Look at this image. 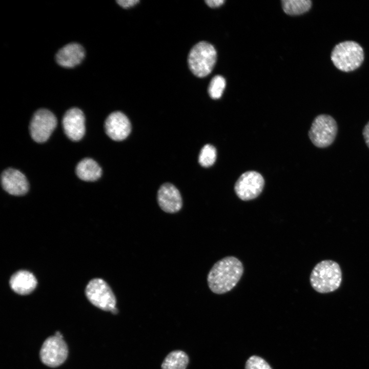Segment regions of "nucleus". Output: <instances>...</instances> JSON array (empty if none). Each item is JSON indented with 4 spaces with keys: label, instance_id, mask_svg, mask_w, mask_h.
<instances>
[{
    "label": "nucleus",
    "instance_id": "nucleus-17",
    "mask_svg": "<svg viewBox=\"0 0 369 369\" xmlns=\"http://www.w3.org/2000/svg\"><path fill=\"white\" fill-rule=\"evenodd\" d=\"M189 362L187 354L180 350L170 352L165 358L161 369H186Z\"/></svg>",
    "mask_w": 369,
    "mask_h": 369
},
{
    "label": "nucleus",
    "instance_id": "nucleus-15",
    "mask_svg": "<svg viewBox=\"0 0 369 369\" xmlns=\"http://www.w3.org/2000/svg\"><path fill=\"white\" fill-rule=\"evenodd\" d=\"M34 275L26 270H19L10 278L9 284L12 290L18 294L26 295L30 294L37 285Z\"/></svg>",
    "mask_w": 369,
    "mask_h": 369
},
{
    "label": "nucleus",
    "instance_id": "nucleus-9",
    "mask_svg": "<svg viewBox=\"0 0 369 369\" xmlns=\"http://www.w3.org/2000/svg\"><path fill=\"white\" fill-rule=\"evenodd\" d=\"M264 184L262 176L258 172L251 171L244 172L235 184L234 190L241 200L247 201L258 197Z\"/></svg>",
    "mask_w": 369,
    "mask_h": 369
},
{
    "label": "nucleus",
    "instance_id": "nucleus-10",
    "mask_svg": "<svg viewBox=\"0 0 369 369\" xmlns=\"http://www.w3.org/2000/svg\"><path fill=\"white\" fill-rule=\"evenodd\" d=\"M105 130L110 138L115 141H121L130 134L131 125L125 114L120 111H115L111 113L106 118Z\"/></svg>",
    "mask_w": 369,
    "mask_h": 369
},
{
    "label": "nucleus",
    "instance_id": "nucleus-24",
    "mask_svg": "<svg viewBox=\"0 0 369 369\" xmlns=\"http://www.w3.org/2000/svg\"><path fill=\"white\" fill-rule=\"evenodd\" d=\"M363 135L367 146L369 148V121L364 127L363 130Z\"/></svg>",
    "mask_w": 369,
    "mask_h": 369
},
{
    "label": "nucleus",
    "instance_id": "nucleus-16",
    "mask_svg": "<svg viewBox=\"0 0 369 369\" xmlns=\"http://www.w3.org/2000/svg\"><path fill=\"white\" fill-rule=\"evenodd\" d=\"M75 172L80 179L87 181H93L99 178L102 170L98 164L93 159L86 158L77 164Z\"/></svg>",
    "mask_w": 369,
    "mask_h": 369
},
{
    "label": "nucleus",
    "instance_id": "nucleus-7",
    "mask_svg": "<svg viewBox=\"0 0 369 369\" xmlns=\"http://www.w3.org/2000/svg\"><path fill=\"white\" fill-rule=\"evenodd\" d=\"M68 355V346L62 338L55 335L48 337L43 342L39 352L41 361L50 367L61 365Z\"/></svg>",
    "mask_w": 369,
    "mask_h": 369
},
{
    "label": "nucleus",
    "instance_id": "nucleus-14",
    "mask_svg": "<svg viewBox=\"0 0 369 369\" xmlns=\"http://www.w3.org/2000/svg\"><path fill=\"white\" fill-rule=\"evenodd\" d=\"M84 56L83 47L77 43H72L65 45L57 52L56 60L59 65L71 68L79 64Z\"/></svg>",
    "mask_w": 369,
    "mask_h": 369
},
{
    "label": "nucleus",
    "instance_id": "nucleus-19",
    "mask_svg": "<svg viewBox=\"0 0 369 369\" xmlns=\"http://www.w3.org/2000/svg\"><path fill=\"white\" fill-rule=\"evenodd\" d=\"M217 157L216 148L212 145L207 144L201 149L198 157L199 164L203 167L212 166Z\"/></svg>",
    "mask_w": 369,
    "mask_h": 369
},
{
    "label": "nucleus",
    "instance_id": "nucleus-8",
    "mask_svg": "<svg viewBox=\"0 0 369 369\" xmlns=\"http://www.w3.org/2000/svg\"><path fill=\"white\" fill-rule=\"evenodd\" d=\"M57 125L55 116L50 111L40 109L36 111L30 121V133L36 142H45L50 136Z\"/></svg>",
    "mask_w": 369,
    "mask_h": 369
},
{
    "label": "nucleus",
    "instance_id": "nucleus-20",
    "mask_svg": "<svg viewBox=\"0 0 369 369\" xmlns=\"http://www.w3.org/2000/svg\"><path fill=\"white\" fill-rule=\"evenodd\" d=\"M225 87L224 78L219 75L215 76L211 79L209 86L208 93L210 96L213 99L219 98L222 94Z\"/></svg>",
    "mask_w": 369,
    "mask_h": 369
},
{
    "label": "nucleus",
    "instance_id": "nucleus-5",
    "mask_svg": "<svg viewBox=\"0 0 369 369\" xmlns=\"http://www.w3.org/2000/svg\"><path fill=\"white\" fill-rule=\"evenodd\" d=\"M337 130V125L333 117L327 114H320L313 120L309 136L316 147L326 148L334 141Z\"/></svg>",
    "mask_w": 369,
    "mask_h": 369
},
{
    "label": "nucleus",
    "instance_id": "nucleus-11",
    "mask_svg": "<svg viewBox=\"0 0 369 369\" xmlns=\"http://www.w3.org/2000/svg\"><path fill=\"white\" fill-rule=\"evenodd\" d=\"M85 116L81 110L72 108L64 115L62 124L66 135L73 141H78L85 133Z\"/></svg>",
    "mask_w": 369,
    "mask_h": 369
},
{
    "label": "nucleus",
    "instance_id": "nucleus-12",
    "mask_svg": "<svg viewBox=\"0 0 369 369\" xmlns=\"http://www.w3.org/2000/svg\"><path fill=\"white\" fill-rule=\"evenodd\" d=\"M1 183L5 191L15 196L23 195L29 190V183L26 176L13 168L7 169L2 172Z\"/></svg>",
    "mask_w": 369,
    "mask_h": 369
},
{
    "label": "nucleus",
    "instance_id": "nucleus-6",
    "mask_svg": "<svg viewBox=\"0 0 369 369\" xmlns=\"http://www.w3.org/2000/svg\"><path fill=\"white\" fill-rule=\"evenodd\" d=\"M89 301L97 308L111 311L116 307V299L108 283L100 278H94L89 281L85 290Z\"/></svg>",
    "mask_w": 369,
    "mask_h": 369
},
{
    "label": "nucleus",
    "instance_id": "nucleus-26",
    "mask_svg": "<svg viewBox=\"0 0 369 369\" xmlns=\"http://www.w3.org/2000/svg\"><path fill=\"white\" fill-rule=\"evenodd\" d=\"M54 335L58 337L63 338L62 334L59 331L56 332Z\"/></svg>",
    "mask_w": 369,
    "mask_h": 369
},
{
    "label": "nucleus",
    "instance_id": "nucleus-1",
    "mask_svg": "<svg viewBox=\"0 0 369 369\" xmlns=\"http://www.w3.org/2000/svg\"><path fill=\"white\" fill-rule=\"evenodd\" d=\"M241 261L234 256H227L217 261L209 272L208 286L215 294H223L232 290L243 273Z\"/></svg>",
    "mask_w": 369,
    "mask_h": 369
},
{
    "label": "nucleus",
    "instance_id": "nucleus-2",
    "mask_svg": "<svg viewBox=\"0 0 369 369\" xmlns=\"http://www.w3.org/2000/svg\"><path fill=\"white\" fill-rule=\"evenodd\" d=\"M312 287L317 292L326 294L337 290L342 281V272L339 264L332 260L318 262L310 277Z\"/></svg>",
    "mask_w": 369,
    "mask_h": 369
},
{
    "label": "nucleus",
    "instance_id": "nucleus-21",
    "mask_svg": "<svg viewBox=\"0 0 369 369\" xmlns=\"http://www.w3.org/2000/svg\"><path fill=\"white\" fill-rule=\"evenodd\" d=\"M245 369H272L270 365L262 358L252 356L245 363Z\"/></svg>",
    "mask_w": 369,
    "mask_h": 369
},
{
    "label": "nucleus",
    "instance_id": "nucleus-22",
    "mask_svg": "<svg viewBox=\"0 0 369 369\" xmlns=\"http://www.w3.org/2000/svg\"><path fill=\"white\" fill-rule=\"evenodd\" d=\"M117 3L124 8H128L134 6L139 2L138 0H117Z\"/></svg>",
    "mask_w": 369,
    "mask_h": 369
},
{
    "label": "nucleus",
    "instance_id": "nucleus-13",
    "mask_svg": "<svg viewBox=\"0 0 369 369\" xmlns=\"http://www.w3.org/2000/svg\"><path fill=\"white\" fill-rule=\"evenodd\" d=\"M157 201L160 208L163 211L169 213L177 212L182 206L179 191L170 183L161 186L157 192Z\"/></svg>",
    "mask_w": 369,
    "mask_h": 369
},
{
    "label": "nucleus",
    "instance_id": "nucleus-4",
    "mask_svg": "<svg viewBox=\"0 0 369 369\" xmlns=\"http://www.w3.org/2000/svg\"><path fill=\"white\" fill-rule=\"evenodd\" d=\"M217 52L214 47L205 41L199 42L191 49L188 65L196 76H206L212 71L216 61Z\"/></svg>",
    "mask_w": 369,
    "mask_h": 369
},
{
    "label": "nucleus",
    "instance_id": "nucleus-23",
    "mask_svg": "<svg viewBox=\"0 0 369 369\" xmlns=\"http://www.w3.org/2000/svg\"><path fill=\"white\" fill-rule=\"evenodd\" d=\"M206 3L211 7H217L221 6L224 2V0H206Z\"/></svg>",
    "mask_w": 369,
    "mask_h": 369
},
{
    "label": "nucleus",
    "instance_id": "nucleus-3",
    "mask_svg": "<svg viewBox=\"0 0 369 369\" xmlns=\"http://www.w3.org/2000/svg\"><path fill=\"white\" fill-rule=\"evenodd\" d=\"M362 47L357 42L346 40L337 44L331 55L334 66L343 72H350L359 68L364 60Z\"/></svg>",
    "mask_w": 369,
    "mask_h": 369
},
{
    "label": "nucleus",
    "instance_id": "nucleus-25",
    "mask_svg": "<svg viewBox=\"0 0 369 369\" xmlns=\"http://www.w3.org/2000/svg\"><path fill=\"white\" fill-rule=\"evenodd\" d=\"M110 312L113 314H116L118 313V310L116 307H115Z\"/></svg>",
    "mask_w": 369,
    "mask_h": 369
},
{
    "label": "nucleus",
    "instance_id": "nucleus-18",
    "mask_svg": "<svg viewBox=\"0 0 369 369\" xmlns=\"http://www.w3.org/2000/svg\"><path fill=\"white\" fill-rule=\"evenodd\" d=\"M283 11L289 15H299L308 11L312 6L311 0H283Z\"/></svg>",
    "mask_w": 369,
    "mask_h": 369
}]
</instances>
